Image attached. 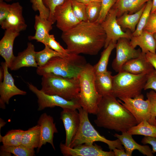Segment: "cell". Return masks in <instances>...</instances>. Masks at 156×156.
<instances>
[{
    "label": "cell",
    "instance_id": "cell-46",
    "mask_svg": "<svg viewBox=\"0 0 156 156\" xmlns=\"http://www.w3.org/2000/svg\"><path fill=\"white\" fill-rule=\"evenodd\" d=\"M124 150L125 149H119L115 148L113 151L114 152L115 156H129Z\"/></svg>",
    "mask_w": 156,
    "mask_h": 156
},
{
    "label": "cell",
    "instance_id": "cell-53",
    "mask_svg": "<svg viewBox=\"0 0 156 156\" xmlns=\"http://www.w3.org/2000/svg\"><path fill=\"white\" fill-rule=\"evenodd\" d=\"M7 2H10L12 1V0H3Z\"/></svg>",
    "mask_w": 156,
    "mask_h": 156
},
{
    "label": "cell",
    "instance_id": "cell-24",
    "mask_svg": "<svg viewBox=\"0 0 156 156\" xmlns=\"http://www.w3.org/2000/svg\"><path fill=\"white\" fill-rule=\"evenodd\" d=\"M150 0H117L112 8L116 10L118 17L125 12L129 14L135 13Z\"/></svg>",
    "mask_w": 156,
    "mask_h": 156
},
{
    "label": "cell",
    "instance_id": "cell-3",
    "mask_svg": "<svg viewBox=\"0 0 156 156\" xmlns=\"http://www.w3.org/2000/svg\"><path fill=\"white\" fill-rule=\"evenodd\" d=\"M87 62L85 57L69 53L63 57L52 58L44 65L38 66L36 72L40 76L48 73L68 78H77Z\"/></svg>",
    "mask_w": 156,
    "mask_h": 156
},
{
    "label": "cell",
    "instance_id": "cell-19",
    "mask_svg": "<svg viewBox=\"0 0 156 156\" xmlns=\"http://www.w3.org/2000/svg\"><path fill=\"white\" fill-rule=\"evenodd\" d=\"M145 54L142 52L138 57L126 62L122 66L121 71L134 75L149 74L155 69L147 60Z\"/></svg>",
    "mask_w": 156,
    "mask_h": 156
},
{
    "label": "cell",
    "instance_id": "cell-2",
    "mask_svg": "<svg viewBox=\"0 0 156 156\" xmlns=\"http://www.w3.org/2000/svg\"><path fill=\"white\" fill-rule=\"evenodd\" d=\"M95 123L99 127L122 133L138 123L131 114L112 94L103 96L99 103Z\"/></svg>",
    "mask_w": 156,
    "mask_h": 156
},
{
    "label": "cell",
    "instance_id": "cell-31",
    "mask_svg": "<svg viewBox=\"0 0 156 156\" xmlns=\"http://www.w3.org/2000/svg\"><path fill=\"white\" fill-rule=\"evenodd\" d=\"M66 55H67L59 53L50 48L48 45H45L43 50L36 52L35 58L38 66H41L45 64L53 57H63Z\"/></svg>",
    "mask_w": 156,
    "mask_h": 156
},
{
    "label": "cell",
    "instance_id": "cell-33",
    "mask_svg": "<svg viewBox=\"0 0 156 156\" xmlns=\"http://www.w3.org/2000/svg\"><path fill=\"white\" fill-rule=\"evenodd\" d=\"M152 6V0L146 3L145 8L140 19L135 31L132 33V36L139 35L142 33L148 20Z\"/></svg>",
    "mask_w": 156,
    "mask_h": 156
},
{
    "label": "cell",
    "instance_id": "cell-28",
    "mask_svg": "<svg viewBox=\"0 0 156 156\" xmlns=\"http://www.w3.org/2000/svg\"><path fill=\"white\" fill-rule=\"evenodd\" d=\"M116 44L111 41L108 46L101 53L100 58L98 62L93 66L96 75L103 73L107 70V67L109 59L112 52L115 48Z\"/></svg>",
    "mask_w": 156,
    "mask_h": 156
},
{
    "label": "cell",
    "instance_id": "cell-7",
    "mask_svg": "<svg viewBox=\"0 0 156 156\" xmlns=\"http://www.w3.org/2000/svg\"><path fill=\"white\" fill-rule=\"evenodd\" d=\"M148 75L121 71L113 76L112 94L116 98H134L141 94Z\"/></svg>",
    "mask_w": 156,
    "mask_h": 156
},
{
    "label": "cell",
    "instance_id": "cell-9",
    "mask_svg": "<svg viewBox=\"0 0 156 156\" xmlns=\"http://www.w3.org/2000/svg\"><path fill=\"white\" fill-rule=\"evenodd\" d=\"M117 11L112 8L104 20L101 24L106 35L104 48H105L111 41L116 44L120 38H125L130 40L132 36L131 31H123L117 21Z\"/></svg>",
    "mask_w": 156,
    "mask_h": 156
},
{
    "label": "cell",
    "instance_id": "cell-15",
    "mask_svg": "<svg viewBox=\"0 0 156 156\" xmlns=\"http://www.w3.org/2000/svg\"><path fill=\"white\" fill-rule=\"evenodd\" d=\"M60 114L66 132L65 144L70 147L71 142L76 134L80 122V115L77 109L63 108Z\"/></svg>",
    "mask_w": 156,
    "mask_h": 156
},
{
    "label": "cell",
    "instance_id": "cell-22",
    "mask_svg": "<svg viewBox=\"0 0 156 156\" xmlns=\"http://www.w3.org/2000/svg\"><path fill=\"white\" fill-rule=\"evenodd\" d=\"M129 42L134 48L139 46L143 53L146 54L148 52L156 53V39L153 34L149 32L143 30L139 35L132 36Z\"/></svg>",
    "mask_w": 156,
    "mask_h": 156
},
{
    "label": "cell",
    "instance_id": "cell-25",
    "mask_svg": "<svg viewBox=\"0 0 156 156\" xmlns=\"http://www.w3.org/2000/svg\"><path fill=\"white\" fill-rule=\"evenodd\" d=\"M94 84L97 92L102 97L112 94L113 76L111 71L107 70L103 73L96 75Z\"/></svg>",
    "mask_w": 156,
    "mask_h": 156
},
{
    "label": "cell",
    "instance_id": "cell-41",
    "mask_svg": "<svg viewBox=\"0 0 156 156\" xmlns=\"http://www.w3.org/2000/svg\"><path fill=\"white\" fill-rule=\"evenodd\" d=\"M153 34L156 33V15L151 13L143 30Z\"/></svg>",
    "mask_w": 156,
    "mask_h": 156
},
{
    "label": "cell",
    "instance_id": "cell-21",
    "mask_svg": "<svg viewBox=\"0 0 156 156\" xmlns=\"http://www.w3.org/2000/svg\"><path fill=\"white\" fill-rule=\"evenodd\" d=\"M114 136L120 140L124 146L125 152L129 156H132L133 152L135 150L147 156L154 155L152 150L149 146L139 144L133 139L132 135L127 132H122L120 135L115 133Z\"/></svg>",
    "mask_w": 156,
    "mask_h": 156
},
{
    "label": "cell",
    "instance_id": "cell-16",
    "mask_svg": "<svg viewBox=\"0 0 156 156\" xmlns=\"http://www.w3.org/2000/svg\"><path fill=\"white\" fill-rule=\"evenodd\" d=\"M23 8L18 2L11 4L9 13L6 18L0 24L2 29L11 30L20 33L27 27L23 15Z\"/></svg>",
    "mask_w": 156,
    "mask_h": 156
},
{
    "label": "cell",
    "instance_id": "cell-52",
    "mask_svg": "<svg viewBox=\"0 0 156 156\" xmlns=\"http://www.w3.org/2000/svg\"><path fill=\"white\" fill-rule=\"evenodd\" d=\"M102 0H91V2H101Z\"/></svg>",
    "mask_w": 156,
    "mask_h": 156
},
{
    "label": "cell",
    "instance_id": "cell-14",
    "mask_svg": "<svg viewBox=\"0 0 156 156\" xmlns=\"http://www.w3.org/2000/svg\"><path fill=\"white\" fill-rule=\"evenodd\" d=\"M60 147L61 153L66 156H115L113 151H104L100 146L95 144H84L72 148L61 143Z\"/></svg>",
    "mask_w": 156,
    "mask_h": 156
},
{
    "label": "cell",
    "instance_id": "cell-30",
    "mask_svg": "<svg viewBox=\"0 0 156 156\" xmlns=\"http://www.w3.org/2000/svg\"><path fill=\"white\" fill-rule=\"evenodd\" d=\"M25 132L21 129L12 130L4 136L0 134V142L5 146H15L21 144L22 136Z\"/></svg>",
    "mask_w": 156,
    "mask_h": 156
},
{
    "label": "cell",
    "instance_id": "cell-11",
    "mask_svg": "<svg viewBox=\"0 0 156 156\" xmlns=\"http://www.w3.org/2000/svg\"><path fill=\"white\" fill-rule=\"evenodd\" d=\"M130 40L125 38L119 39L116 44V55L112 63L113 69L117 72L121 71L122 66L128 61L139 57L141 54L140 49H137L131 45Z\"/></svg>",
    "mask_w": 156,
    "mask_h": 156
},
{
    "label": "cell",
    "instance_id": "cell-17",
    "mask_svg": "<svg viewBox=\"0 0 156 156\" xmlns=\"http://www.w3.org/2000/svg\"><path fill=\"white\" fill-rule=\"evenodd\" d=\"M38 124L40 127V141L37 148L38 152L42 146L47 143L50 144L53 148L55 150L53 142V138L54 133L58 132L54 122L53 117L44 113L40 116L38 121Z\"/></svg>",
    "mask_w": 156,
    "mask_h": 156
},
{
    "label": "cell",
    "instance_id": "cell-13",
    "mask_svg": "<svg viewBox=\"0 0 156 156\" xmlns=\"http://www.w3.org/2000/svg\"><path fill=\"white\" fill-rule=\"evenodd\" d=\"M4 76L3 81L0 83V107L4 109L5 105L8 104L10 99L16 95H25L27 92L18 88L14 83V80L8 71V67L5 62H1Z\"/></svg>",
    "mask_w": 156,
    "mask_h": 156
},
{
    "label": "cell",
    "instance_id": "cell-23",
    "mask_svg": "<svg viewBox=\"0 0 156 156\" xmlns=\"http://www.w3.org/2000/svg\"><path fill=\"white\" fill-rule=\"evenodd\" d=\"M53 23L48 19L36 15L35 17L34 28L35 33L34 36H28L30 40H35L46 45V40L49 32L52 29Z\"/></svg>",
    "mask_w": 156,
    "mask_h": 156
},
{
    "label": "cell",
    "instance_id": "cell-20",
    "mask_svg": "<svg viewBox=\"0 0 156 156\" xmlns=\"http://www.w3.org/2000/svg\"><path fill=\"white\" fill-rule=\"evenodd\" d=\"M19 34V32L11 30H6L0 41V55L4 59L9 68L15 57L13 52L14 41Z\"/></svg>",
    "mask_w": 156,
    "mask_h": 156
},
{
    "label": "cell",
    "instance_id": "cell-1",
    "mask_svg": "<svg viewBox=\"0 0 156 156\" xmlns=\"http://www.w3.org/2000/svg\"><path fill=\"white\" fill-rule=\"evenodd\" d=\"M61 38L69 53L94 55L104 47L106 35L101 24L83 21L62 32Z\"/></svg>",
    "mask_w": 156,
    "mask_h": 156
},
{
    "label": "cell",
    "instance_id": "cell-50",
    "mask_svg": "<svg viewBox=\"0 0 156 156\" xmlns=\"http://www.w3.org/2000/svg\"><path fill=\"white\" fill-rule=\"evenodd\" d=\"M78 2L87 5L91 2V0H76Z\"/></svg>",
    "mask_w": 156,
    "mask_h": 156
},
{
    "label": "cell",
    "instance_id": "cell-4",
    "mask_svg": "<svg viewBox=\"0 0 156 156\" xmlns=\"http://www.w3.org/2000/svg\"><path fill=\"white\" fill-rule=\"evenodd\" d=\"M95 75L93 66L87 63L78 77L80 85L78 97L79 104L88 113L95 115L102 97L98 93L95 88Z\"/></svg>",
    "mask_w": 156,
    "mask_h": 156
},
{
    "label": "cell",
    "instance_id": "cell-47",
    "mask_svg": "<svg viewBox=\"0 0 156 156\" xmlns=\"http://www.w3.org/2000/svg\"><path fill=\"white\" fill-rule=\"evenodd\" d=\"M4 76V71L3 67L1 65L0 68V81L2 82L3 80Z\"/></svg>",
    "mask_w": 156,
    "mask_h": 156
},
{
    "label": "cell",
    "instance_id": "cell-49",
    "mask_svg": "<svg viewBox=\"0 0 156 156\" xmlns=\"http://www.w3.org/2000/svg\"><path fill=\"white\" fill-rule=\"evenodd\" d=\"M12 154L9 152L1 151L0 153V156H11Z\"/></svg>",
    "mask_w": 156,
    "mask_h": 156
},
{
    "label": "cell",
    "instance_id": "cell-27",
    "mask_svg": "<svg viewBox=\"0 0 156 156\" xmlns=\"http://www.w3.org/2000/svg\"><path fill=\"white\" fill-rule=\"evenodd\" d=\"M40 136V127L38 124L25 131L21 144L29 148H37L39 144Z\"/></svg>",
    "mask_w": 156,
    "mask_h": 156
},
{
    "label": "cell",
    "instance_id": "cell-48",
    "mask_svg": "<svg viewBox=\"0 0 156 156\" xmlns=\"http://www.w3.org/2000/svg\"><path fill=\"white\" fill-rule=\"evenodd\" d=\"M156 10V0H152V6L151 13L153 12Z\"/></svg>",
    "mask_w": 156,
    "mask_h": 156
},
{
    "label": "cell",
    "instance_id": "cell-32",
    "mask_svg": "<svg viewBox=\"0 0 156 156\" xmlns=\"http://www.w3.org/2000/svg\"><path fill=\"white\" fill-rule=\"evenodd\" d=\"M1 151L11 153L16 156H33L35 155L34 149L27 148L21 144L15 146H1Z\"/></svg>",
    "mask_w": 156,
    "mask_h": 156
},
{
    "label": "cell",
    "instance_id": "cell-43",
    "mask_svg": "<svg viewBox=\"0 0 156 156\" xmlns=\"http://www.w3.org/2000/svg\"><path fill=\"white\" fill-rule=\"evenodd\" d=\"M10 7L11 4L7 3L3 0H0V23L7 17Z\"/></svg>",
    "mask_w": 156,
    "mask_h": 156
},
{
    "label": "cell",
    "instance_id": "cell-42",
    "mask_svg": "<svg viewBox=\"0 0 156 156\" xmlns=\"http://www.w3.org/2000/svg\"><path fill=\"white\" fill-rule=\"evenodd\" d=\"M151 89L156 92V73L155 70L148 75L144 90Z\"/></svg>",
    "mask_w": 156,
    "mask_h": 156
},
{
    "label": "cell",
    "instance_id": "cell-37",
    "mask_svg": "<svg viewBox=\"0 0 156 156\" xmlns=\"http://www.w3.org/2000/svg\"><path fill=\"white\" fill-rule=\"evenodd\" d=\"M55 51L64 55H67L69 53L67 50L63 48L55 40L53 35L49 34L46 40V45Z\"/></svg>",
    "mask_w": 156,
    "mask_h": 156
},
{
    "label": "cell",
    "instance_id": "cell-6",
    "mask_svg": "<svg viewBox=\"0 0 156 156\" xmlns=\"http://www.w3.org/2000/svg\"><path fill=\"white\" fill-rule=\"evenodd\" d=\"M78 110L80 122L78 130L73 138L70 147L73 148L83 144H92L95 142H101L107 144L110 150L115 148L124 149L120 140H111L101 135L91 124L88 118V113L81 107Z\"/></svg>",
    "mask_w": 156,
    "mask_h": 156
},
{
    "label": "cell",
    "instance_id": "cell-8",
    "mask_svg": "<svg viewBox=\"0 0 156 156\" xmlns=\"http://www.w3.org/2000/svg\"><path fill=\"white\" fill-rule=\"evenodd\" d=\"M29 88L38 98V110L42 111L47 107L55 106L62 109L68 108L78 109L81 107L78 99L67 100L60 96L46 94L31 83H28Z\"/></svg>",
    "mask_w": 156,
    "mask_h": 156
},
{
    "label": "cell",
    "instance_id": "cell-54",
    "mask_svg": "<svg viewBox=\"0 0 156 156\" xmlns=\"http://www.w3.org/2000/svg\"><path fill=\"white\" fill-rule=\"evenodd\" d=\"M153 35H154V38L156 39V33L154 34Z\"/></svg>",
    "mask_w": 156,
    "mask_h": 156
},
{
    "label": "cell",
    "instance_id": "cell-34",
    "mask_svg": "<svg viewBox=\"0 0 156 156\" xmlns=\"http://www.w3.org/2000/svg\"><path fill=\"white\" fill-rule=\"evenodd\" d=\"M101 9V2H91L86 5V14L87 21L96 22L99 17Z\"/></svg>",
    "mask_w": 156,
    "mask_h": 156
},
{
    "label": "cell",
    "instance_id": "cell-36",
    "mask_svg": "<svg viewBox=\"0 0 156 156\" xmlns=\"http://www.w3.org/2000/svg\"><path fill=\"white\" fill-rule=\"evenodd\" d=\"M31 7L35 11H38L39 16L42 18L48 19L50 14L49 9L44 4L42 0H30Z\"/></svg>",
    "mask_w": 156,
    "mask_h": 156
},
{
    "label": "cell",
    "instance_id": "cell-38",
    "mask_svg": "<svg viewBox=\"0 0 156 156\" xmlns=\"http://www.w3.org/2000/svg\"><path fill=\"white\" fill-rule=\"evenodd\" d=\"M147 99L151 106V118L150 124L156 126V92L151 90L146 93Z\"/></svg>",
    "mask_w": 156,
    "mask_h": 156
},
{
    "label": "cell",
    "instance_id": "cell-55",
    "mask_svg": "<svg viewBox=\"0 0 156 156\" xmlns=\"http://www.w3.org/2000/svg\"><path fill=\"white\" fill-rule=\"evenodd\" d=\"M153 13H154L156 15V10Z\"/></svg>",
    "mask_w": 156,
    "mask_h": 156
},
{
    "label": "cell",
    "instance_id": "cell-5",
    "mask_svg": "<svg viewBox=\"0 0 156 156\" xmlns=\"http://www.w3.org/2000/svg\"><path fill=\"white\" fill-rule=\"evenodd\" d=\"M40 90L49 95L60 96L67 100L78 99L80 90L77 78L65 77L52 73L42 76Z\"/></svg>",
    "mask_w": 156,
    "mask_h": 156
},
{
    "label": "cell",
    "instance_id": "cell-26",
    "mask_svg": "<svg viewBox=\"0 0 156 156\" xmlns=\"http://www.w3.org/2000/svg\"><path fill=\"white\" fill-rule=\"evenodd\" d=\"M146 4L135 13L129 14L127 12H125L120 16L117 17V23L121 28L128 29L132 33H133L135 30Z\"/></svg>",
    "mask_w": 156,
    "mask_h": 156
},
{
    "label": "cell",
    "instance_id": "cell-10",
    "mask_svg": "<svg viewBox=\"0 0 156 156\" xmlns=\"http://www.w3.org/2000/svg\"><path fill=\"white\" fill-rule=\"evenodd\" d=\"M119 99V102L131 114L138 124L144 120L150 124L151 114L150 102L147 99L144 100L143 94L134 98Z\"/></svg>",
    "mask_w": 156,
    "mask_h": 156
},
{
    "label": "cell",
    "instance_id": "cell-51",
    "mask_svg": "<svg viewBox=\"0 0 156 156\" xmlns=\"http://www.w3.org/2000/svg\"><path fill=\"white\" fill-rule=\"evenodd\" d=\"M0 130L1 128L3 127L6 124V122L1 118H0Z\"/></svg>",
    "mask_w": 156,
    "mask_h": 156
},
{
    "label": "cell",
    "instance_id": "cell-39",
    "mask_svg": "<svg viewBox=\"0 0 156 156\" xmlns=\"http://www.w3.org/2000/svg\"><path fill=\"white\" fill-rule=\"evenodd\" d=\"M117 0H102L101 9L99 17L96 22L101 24L104 20L109 10L112 7Z\"/></svg>",
    "mask_w": 156,
    "mask_h": 156
},
{
    "label": "cell",
    "instance_id": "cell-29",
    "mask_svg": "<svg viewBox=\"0 0 156 156\" xmlns=\"http://www.w3.org/2000/svg\"><path fill=\"white\" fill-rule=\"evenodd\" d=\"M127 132L132 135H141L145 136L156 137V126L150 124L144 120L131 128Z\"/></svg>",
    "mask_w": 156,
    "mask_h": 156
},
{
    "label": "cell",
    "instance_id": "cell-45",
    "mask_svg": "<svg viewBox=\"0 0 156 156\" xmlns=\"http://www.w3.org/2000/svg\"><path fill=\"white\" fill-rule=\"evenodd\" d=\"M145 55L147 60L155 69L156 73V53L148 52L146 53Z\"/></svg>",
    "mask_w": 156,
    "mask_h": 156
},
{
    "label": "cell",
    "instance_id": "cell-12",
    "mask_svg": "<svg viewBox=\"0 0 156 156\" xmlns=\"http://www.w3.org/2000/svg\"><path fill=\"white\" fill-rule=\"evenodd\" d=\"M53 18L57 27L62 32L70 29L80 22L73 14L71 0H65L57 6L54 10Z\"/></svg>",
    "mask_w": 156,
    "mask_h": 156
},
{
    "label": "cell",
    "instance_id": "cell-44",
    "mask_svg": "<svg viewBox=\"0 0 156 156\" xmlns=\"http://www.w3.org/2000/svg\"><path fill=\"white\" fill-rule=\"evenodd\" d=\"M141 142L144 145L147 144L151 145L152 147L153 153L156 152V137L145 136L142 139Z\"/></svg>",
    "mask_w": 156,
    "mask_h": 156
},
{
    "label": "cell",
    "instance_id": "cell-35",
    "mask_svg": "<svg viewBox=\"0 0 156 156\" xmlns=\"http://www.w3.org/2000/svg\"><path fill=\"white\" fill-rule=\"evenodd\" d=\"M73 12L76 18L81 21H87L86 14V5L76 0H71Z\"/></svg>",
    "mask_w": 156,
    "mask_h": 156
},
{
    "label": "cell",
    "instance_id": "cell-40",
    "mask_svg": "<svg viewBox=\"0 0 156 156\" xmlns=\"http://www.w3.org/2000/svg\"><path fill=\"white\" fill-rule=\"evenodd\" d=\"M65 0H42L45 6L50 10V14L48 20L53 24L55 22L53 18V14L55 8L63 3Z\"/></svg>",
    "mask_w": 156,
    "mask_h": 156
},
{
    "label": "cell",
    "instance_id": "cell-18",
    "mask_svg": "<svg viewBox=\"0 0 156 156\" xmlns=\"http://www.w3.org/2000/svg\"><path fill=\"white\" fill-rule=\"evenodd\" d=\"M36 53L34 45L31 42H28L27 48L15 57L9 68L16 70L23 67L37 68L38 66L36 60Z\"/></svg>",
    "mask_w": 156,
    "mask_h": 156
}]
</instances>
